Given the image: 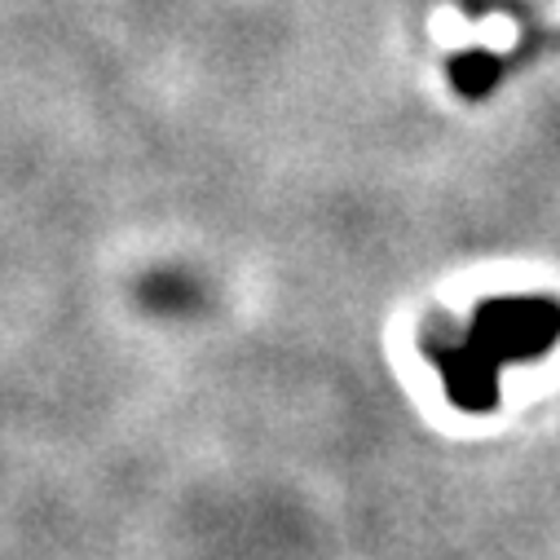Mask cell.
<instances>
[{
    "label": "cell",
    "mask_w": 560,
    "mask_h": 560,
    "mask_svg": "<svg viewBox=\"0 0 560 560\" xmlns=\"http://www.w3.org/2000/svg\"><path fill=\"white\" fill-rule=\"evenodd\" d=\"M455 71H459V75H455V80H459V89H464V84H468V89H481V84L494 75V67H490L486 58H468V62H459Z\"/></svg>",
    "instance_id": "cell-2"
},
{
    "label": "cell",
    "mask_w": 560,
    "mask_h": 560,
    "mask_svg": "<svg viewBox=\"0 0 560 560\" xmlns=\"http://www.w3.org/2000/svg\"><path fill=\"white\" fill-rule=\"evenodd\" d=\"M560 336V310L551 301H499L477 314L472 331V358L451 380L464 401L486 406L494 397V375L508 362L538 358Z\"/></svg>",
    "instance_id": "cell-1"
}]
</instances>
